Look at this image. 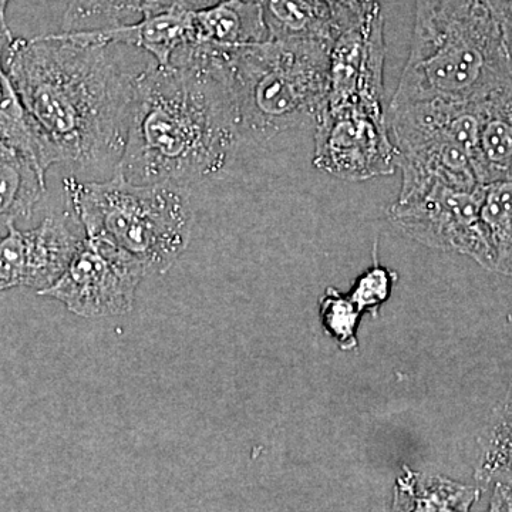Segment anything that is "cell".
Segmentation results:
<instances>
[{
    "label": "cell",
    "mask_w": 512,
    "mask_h": 512,
    "mask_svg": "<svg viewBox=\"0 0 512 512\" xmlns=\"http://www.w3.org/2000/svg\"><path fill=\"white\" fill-rule=\"evenodd\" d=\"M116 49L79 32L10 37L6 70L52 165L116 173L143 72L120 60Z\"/></svg>",
    "instance_id": "1"
},
{
    "label": "cell",
    "mask_w": 512,
    "mask_h": 512,
    "mask_svg": "<svg viewBox=\"0 0 512 512\" xmlns=\"http://www.w3.org/2000/svg\"><path fill=\"white\" fill-rule=\"evenodd\" d=\"M409 57L392 103L481 104L512 83L504 30L481 0H414Z\"/></svg>",
    "instance_id": "3"
},
{
    "label": "cell",
    "mask_w": 512,
    "mask_h": 512,
    "mask_svg": "<svg viewBox=\"0 0 512 512\" xmlns=\"http://www.w3.org/2000/svg\"><path fill=\"white\" fill-rule=\"evenodd\" d=\"M10 37L9 28H0V144L28 157L46 177L52 167L49 154L8 70L3 67V52Z\"/></svg>",
    "instance_id": "14"
},
{
    "label": "cell",
    "mask_w": 512,
    "mask_h": 512,
    "mask_svg": "<svg viewBox=\"0 0 512 512\" xmlns=\"http://www.w3.org/2000/svg\"><path fill=\"white\" fill-rule=\"evenodd\" d=\"M493 497L490 501V511H512L511 481H494Z\"/></svg>",
    "instance_id": "25"
},
{
    "label": "cell",
    "mask_w": 512,
    "mask_h": 512,
    "mask_svg": "<svg viewBox=\"0 0 512 512\" xmlns=\"http://www.w3.org/2000/svg\"><path fill=\"white\" fill-rule=\"evenodd\" d=\"M218 2H221V0H187L188 5H190L192 9L205 8V6H211Z\"/></svg>",
    "instance_id": "26"
},
{
    "label": "cell",
    "mask_w": 512,
    "mask_h": 512,
    "mask_svg": "<svg viewBox=\"0 0 512 512\" xmlns=\"http://www.w3.org/2000/svg\"><path fill=\"white\" fill-rule=\"evenodd\" d=\"M480 121L478 104L390 103L389 124L399 153L402 190L430 183L466 190L483 185L477 174Z\"/></svg>",
    "instance_id": "6"
},
{
    "label": "cell",
    "mask_w": 512,
    "mask_h": 512,
    "mask_svg": "<svg viewBox=\"0 0 512 512\" xmlns=\"http://www.w3.org/2000/svg\"><path fill=\"white\" fill-rule=\"evenodd\" d=\"M198 45L238 47L269 39L264 12L256 0H221L194 10Z\"/></svg>",
    "instance_id": "12"
},
{
    "label": "cell",
    "mask_w": 512,
    "mask_h": 512,
    "mask_svg": "<svg viewBox=\"0 0 512 512\" xmlns=\"http://www.w3.org/2000/svg\"><path fill=\"white\" fill-rule=\"evenodd\" d=\"M477 174L481 184L512 178V83L480 104Z\"/></svg>",
    "instance_id": "13"
},
{
    "label": "cell",
    "mask_w": 512,
    "mask_h": 512,
    "mask_svg": "<svg viewBox=\"0 0 512 512\" xmlns=\"http://www.w3.org/2000/svg\"><path fill=\"white\" fill-rule=\"evenodd\" d=\"M10 0H0V26L2 28H8L6 23V8H8Z\"/></svg>",
    "instance_id": "27"
},
{
    "label": "cell",
    "mask_w": 512,
    "mask_h": 512,
    "mask_svg": "<svg viewBox=\"0 0 512 512\" xmlns=\"http://www.w3.org/2000/svg\"><path fill=\"white\" fill-rule=\"evenodd\" d=\"M241 146L225 49L192 45L138 76L116 171L137 184L190 185L220 174Z\"/></svg>",
    "instance_id": "2"
},
{
    "label": "cell",
    "mask_w": 512,
    "mask_h": 512,
    "mask_svg": "<svg viewBox=\"0 0 512 512\" xmlns=\"http://www.w3.org/2000/svg\"><path fill=\"white\" fill-rule=\"evenodd\" d=\"M146 266L103 238L84 235L66 271L37 295L56 299L84 319L127 315L136 305Z\"/></svg>",
    "instance_id": "8"
},
{
    "label": "cell",
    "mask_w": 512,
    "mask_h": 512,
    "mask_svg": "<svg viewBox=\"0 0 512 512\" xmlns=\"http://www.w3.org/2000/svg\"><path fill=\"white\" fill-rule=\"evenodd\" d=\"M328 3L340 33L365 22L380 9L379 0H328Z\"/></svg>",
    "instance_id": "23"
},
{
    "label": "cell",
    "mask_w": 512,
    "mask_h": 512,
    "mask_svg": "<svg viewBox=\"0 0 512 512\" xmlns=\"http://www.w3.org/2000/svg\"><path fill=\"white\" fill-rule=\"evenodd\" d=\"M64 190L84 235L117 245L148 275L165 274L190 245L194 210L187 184H137L116 171L104 181L70 175Z\"/></svg>",
    "instance_id": "5"
},
{
    "label": "cell",
    "mask_w": 512,
    "mask_h": 512,
    "mask_svg": "<svg viewBox=\"0 0 512 512\" xmlns=\"http://www.w3.org/2000/svg\"><path fill=\"white\" fill-rule=\"evenodd\" d=\"M480 446L477 481H512V390L494 410Z\"/></svg>",
    "instance_id": "19"
},
{
    "label": "cell",
    "mask_w": 512,
    "mask_h": 512,
    "mask_svg": "<svg viewBox=\"0 0 512 512\" xmlns=\"http://www.w3.org/2000/svg\"><path fill=\"white\" fill-rule=\"evenodd\" d=\"M384 19L377 10L365 22L343 30L330 49L326 104H348L384 113Z\"/></svg>",
    "instance_id": "11"
},
{
    "label": "cell",
    "mask_w": 512,
    "mask_h": 512,
    "mask_svg": "<svg viewBox=\"0 0 512 512\" xmlns=\"http://www.w3.org/2000/svg\"><path fill=\"white\" fill-rule=\"evenodd\" d=\"M480 215L493 252V271L512 276V178L483 185Z\"/></svg>",
    "instance_id": "18"
},
{
    "label": "cell",
    "mask_w": 512,
    "mask_h": 512,
    "mask_svg": "<svg viewBox=\"0 0 512 512\" xmlns=\"http://www.w3.org/2000/svg\"><path fill=\"white\" fill-rule=\"evenodd\" d=\"M481 2L488 6L500 22L512 56V0H481Z\"/></svg>",
    "instance_id": "24"
},
{
    "label": "cell",
    "mask_w": 512,
    "mask_h": 512,
    "mask_svg": "<svg viewBox=\"0 0 512 512\" xmlns=\"http://www.w3.org/2000/svg\"><path fill=\"white\" fill-rule=\"evenodd\" d=\"M269 39H316L335 42L340 35L328 0H256Z\"/></svg>",
    "instance_id": "15"
},
{
    "label": "cell",
    "mask_w": 512,
    "mask_h": 512,
    "mask_svg": "<svg viewBox=\"0 0 512 512\" xmlns=\"http://www.w3.org/2000/svg\"><path fill=\"white\" fill-rule=\"evenodd\" d=\"M313 164L346 181L396 173L399 153L390 140L384 113L348 104H326L315 124Z\"/></svg>",
    "instance_id": "9"
},
{
    "label": "cell",
    "mask_w": 512,
    "mask_h": 512,
    "mask_svg": "<svg viewBox=\"0 0 512 512\" xmlns=\"http://www.w3.org/2000/svg\"><path fill=\"white\" fill-rule=\"evenodd\" d=\"M481 195L483 185L474 190L444 183L421 185L400 191L389 218L414 241L470 256L493 271V252L481 222Z\"/></svg>",
    "instance_id": "7"
},
{
    "label": "cell",
    "mask_w": 512,
    "mask_h": 512,
    "mask_svg": "<svg viewBox=\"0 0 512 512\" xmlns=\"http://www.w3.org/2000/svg\"><path fill=\"white\" fill-rule=\"evenodd\" d=\"M480 488L440 476H420L407 470L397 478L394 510L470 511L480 498Z\"/></svg>",
    "instance_id": "17"
},
{
    "label": "cell",
    "mask_w": 512,
    "mask_h": 512,
    "mask_svg": "<svg viewBox=\"0 0 512 512\" xmlns=\"http://www.w3.org/2000/svg\"><path fill=\"white\" fill-rule=\"evenodd\" d=\"M151 0H70L62 32H82L130 25L143 16Z\"/></svg>",
    "instance_id": "20"
},
{
    "label": "cell",
    "mask_w": 512,
    "mask_h": 512,
    "mask_svg": "<svg viewBox=\"0 0 512 512\" xmlns=\"http://www.w3.org/2000/svg\"><path fill=\"white\" fill-rule=\"evenodd\" d=\"M332 42L268 39L224 47L237 100L242 144L313 124L329 93Z\"/></svg>",
    "instance_id": "4"
},
{
    "label": "cell",
    "mask_w": 512,
    "mask_h": 512,
    "mask_svg": "<svg viewBox=\"0 0 512 512\" xmlns=\"http://www.w3.org/2000/svg\"><path fill=\"white\" fill-rule=\"evenodd\" d=\"M396 279V272L375 264L357 278L352 292L348 295L350 301L355 303L360 312L376 315L380 305L389 298Z\"/></svg>",
    "instance_id": "22"
},
{
    "label": "cell",
    "mask_w": 512,
    "mask_h": 512,
    "mask_svg": "<svg viewBox=\"0 0 512 512\" xmlns=\"http://www.w3.org/2000/svg\"><path fill=\"white\" fill-rule=\"evenodd\" d=\"M46 194V177L28 157L0 144V231L32 217Z\"/></svg>",
    "instance_id": "16"
},
{
    "label": "cell",
    "mask_w": 512,
    "mask_h": 512,
    "mask_svg": "<svg viewBox=\"0 0 512 512\" xmlns=\"http://www.w3.org/2000/svg\"><path fill=\"white\" fill-rule=\"evenodd\" d=\"M67 217L50 215L29 231H20L15 224L0 231V292L15 288L40 292L55 284L83 238Z\"/></svg>",
    "instance_id": "10"
},
{
    "label": "cell",
    "mask_w": 512,
    "mask_h": 512,
    "mask_svg": "<svg viewBox=\"0 0 512 512\" xmlns=\"http://www.w3.org/2000/svg\"><path fill=\"white\" fill-rule=\"evenodd\" d=\"M320 315L323 326L333 339L338 342L340 349L350 350L357 346V326L362 312L350 301L348 295H342L336 289L329 288L320 302Z\"/></svg>",
    "instance_id": "21"
}]
</instances>
